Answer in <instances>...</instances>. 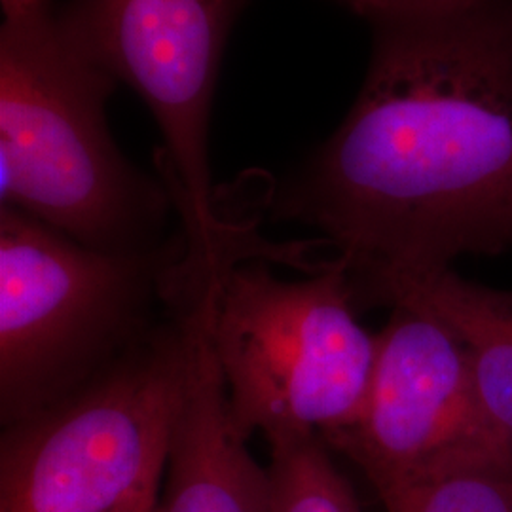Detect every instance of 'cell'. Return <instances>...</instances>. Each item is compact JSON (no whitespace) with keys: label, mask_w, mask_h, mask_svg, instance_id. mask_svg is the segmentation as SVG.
Returning a JSON list of instances; mask_svg holds the SVG:
<instances>
[{"label":"cell","mask_w":512,"mask_h":512,"mask_svg":"<svg viewBox=\"0 0 512 512\" xmlns=\"http://www.w3.org/2000/svg\"><path fill=\"white\" fill-rule=\"evenodd\" d=\"M389 306L420 308L458 334L480 401L512 458V291L442 268L406 281Z\"/></svg>","instance_id":"cell-9"},{"label":"cell","mask_w":512,"mask_h":512,"mask_svg":"<svg viewBox=\"0 0 512 512\" xmlns=\"http://www.w3.org/2000/svg\"><path fill=\"white\" fill-rule=\"evenodd\" d=\"M165 454L148 467L147 473L133 486V490L122 501L120 509L116 512L158 511V499H160L162 480H164Z\"/></svg>","instance_id":"cell-13"},{"label":"cell","mask_w":512,"mask_h":512,"mask_svg":"<svg viewBox=\"0 0 512 512\" xmlns=\"http://www.w3.org/2000/svg\"><path fill=\"white\" fill-rule=\"evenodd\" d=\"M266 439L272 512H365L319 435L283 431Z\"/></svg>","instance_id":"cell-10"},{"label":"cell","mask_w":512,"mask_h":512,"mask_svg":"<svg viewBox=\"0 0 512 512\" xmlns=\"http://www.w3.org/2000/svg\"><path fill=\"white\" fill-rule=\"evenodd\" d=\"M270 258L217 262L205 285L207 336L243 439L283 431L329 442L357 420L378 353V334L357 321L340 262L283 279Z\"/></svg>","instance_id":"cell-4"},{"label":"cell","mask_w":512,"mask_h":512,"mask_svg":"<svg viewBox=\"0 0 512 512\" xmlns=\"http://www.w3.org/2000/svg\"><path fill=\"white\" fill-rule=\"evenodd\" d=\"M114 78L84 54L59 16L38 8L0 33L2 207L103 253L165 245L173 205L162 177L129 164L110 137Z\"/></svg>","instance_id":"cell-2"},{"label":"cell","mask_w":512,"mask_h":512,"mask_svg":"<svg viewBox=\"0 0 512 512\" xmlns=\"http://www.w3.org/2000/svg\"><path fill=\"white\" fill-rule=\"evenodd\" d=\"M385 512H512V469L433 476L378 494Z\"/></svg>","instance_id":"cell-11"},{"label":"cell","mask_w":512,"mask_h":512,"mask_svg":"<svg viewBox=\"0 0 512 512\" xmlns=\"http://www.w3.org/2000/svg\"><path fill=\"white\" fill-rule=\"evenodd\" d=\"M184 304L67 399L2 427L0 512H116L167 452L186 374Z\"/></svg>","instance_id":"cell-5"},{"label":"cell","mask_w":512,"mask_h":512,"mask_svg":"<svg viewBox=\"0 0 512 512\" xmlns=\"http://www.w3.org/2000/svg\"><path fill=\"white\" fill-rule=\"evenodd\" d=\"M325 444L353 463L376 495L433 476L512 469L463 342L439 317L412 306L393 308L378 332L365 404Z\"/></svg>","instance_id":"cell-7"},{"label":"cell","mask_w":512,"mask_h":512,"mask_svg":"<svg viewBox=\"0 0 512 512\" xmlns=\"http://www.w3.org/2000/svg\"><path fill=\"white\" fill-rule=\"evenodd\" d=\"M46 0H2L4 18H18L29 12H35L38 8H44Z\"/></svg>","instance_id":"cell-14"},{"label":"cell","mask_w":512,"mask_h":512,"mask_svg":"<svg viewBox=\"0 0 512 512\" xmlns=\"http://www.w3.org/2000/svg\"><path fill=\"white\" fill-rule=\"evenodd\" d=\"M370 25L431 18L469 6L476 0H336Z\"/></svg>","instance_id":"cell-12"},{"label":"cell","mask_w":512,"mask_h":512,"mask_svg":"<svg viewBox=\"0 0 512 512\" xmlns=\"http://www.w3.org/2000/svg\"><path fill=\"white\" fill-rule=\"evenodd\" d=\"M241 2L74 0L59 16L95 65L147 103L164 135L160 177L198 255L228 251L241 232L217 215L207 145L220 59Z\"/></svg>","instance_id":"cell-6"},{"label":"cell","mask_w":512,"mask_h":512,"mask_svg":"<svg viewBox=\"0 0 512 512\" xmlns=\"http://www.w3.org/2000/svg\"><path fill=\"white\" fill-rule=\"evenodd\" d=\"M205 285L184 298L186 374L156 512H272L268 469L230 420L207 336Z\"/></svg>","instance_id":"cell-8"},{"label":"cell","mask_w":512,"mask_h":512,"mask_svg":"<svg viewBox=\"0 0 512 512\" xmlns=\"http://www.w3.org/2000/svg\"><path fill=\"white\" fill-rule=\"evenodd\" d=\"M372 31L348 116L275 198L334 247L357 310L512 249V0Z\"/></svg>","instance_id":"cell-1"},{"label":"cell","mask_w":512,"mask_h":512,"mask_svg":"<svg viewBox=\"0 0 512 512\" xmlns=\"http://www.w3.org/2000/svg\"><path fill=\"white\" fill-rule=\"evenodd\" d=\"M186 236L131 255L95 251L0 209V423L92 384L164 327L183 283Z\"/></svg>","instance_id":"cell-3"}]
</instances>
